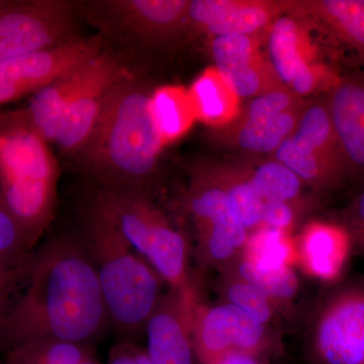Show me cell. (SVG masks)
Instances as JSON below:
<instances>
[{"label":"cell","mask_w":364,"mask_h":364,"mask_svg":"<svg viewBox=\"0 0 364 364\" xmlns=\"http://www.w3.org/2000/svg\"><path fill=\"white\" fill-rule=\"evenodd\" d=\"M75 26L73 21L49 26L37 32L16 37L0 38V61L20 56L26 53L64 44L73 39Z\"/></svg>","instance_id":"cell-29"},{"label":"cell","mask_w":364,"mask_h":364,"mask_svg":"<svg viewBox=\"0 0 364 364\" xmlns=\"http://www.w3.org/2000/svg\"><path fill=\"white\" fill-rule=\"evenodd\" d=\"M267 59L287 90L303 98L321 83L333 88L339 76L313 63L303 26L293 14H282L267 31Z\"/></svg>","instance_id":"cell-10"},{"label":"cell","mask_w":364,"mask_h":364,"mask_svg":"<svg viewBox=\"0 0 364 364\" xmlns=\"http://www.w3.org/2000/svg\"><path fill=\"white\" fill-rule=\"evenodd\" d=\"M306 105L287 88L268 91L249 100L218 136L239 150L273 154L296 130Z\"/></svg>","instance_id":"cell-7"},{"label":"cell","mask_w":364,"mask_h":364,"mask_svg":"<svg viewBox=\"0 0 364 364\" xmlns=\"http://www.w3.org/2000/svg\"><path fill=\"white\" fill-rule=\"evenodd\" d=\"M188 91L196 119L217 130L232 123L240 112V98L235 95L215 67L205 69L193 81Z\"/></svg>","instance_id":"cell-21"},{"label":"cell","mask_w":364,"mask_h":364,"mask_svg":"<svg viewBox=\"0 0 364 364\" xmlns=\"http://www.w3.org/2000/svg\"><path fill=\"white\" fill-rule=\"evenodd\" d=\"M213 173L226 193L228 203L236 219L246 230H256L262 226V210L264 200L255 191L248 176L232 179L229 184L223 181L219 170L213 168Z\"/></svg>","instance_id":"cell-27"},{"label":"cell","mask_w":364,"mask_h":364,"mask_svg":"<svg viewBox=\"0 0 364 364\" xmlns=\"http://www.w3.org/2000/svg\"><path fill=\"white\" fill-rule=\"evenodd\" d=\"M217 364H258L256 361L252 360V359H249L246 358H241V356H236V358H232L228 359L226 361H223V363H217Z\"/></svg>","instance_id":"cell-37"},{"label":"cell","mask_w":364,"mask_h":364,"mask_svg":"<svg viewBox=\"0 0 364 364\" xmlns=\"http://www.w3.org/2000/svg\"><path fill=\"white\" fill-rule=\"evenodd\" d=\"M26 264L28 262L14 264L0 259V320L20 289L25 277Z\"/></svg>","instance_id":"cell-32"},{"label":"cell","mask_w":364,"mask_h":364,"mask_svg":"<svg viewBox=\"0 0 364 364\" xmlns=\"http://www.w3.org/2000/svg\"><path fill=\"white\" fill-rule=\"evenodd\" d=\"M150 112L164 145L186 135L196 119L188 90L178 85H165L151 93Z\"/></svg>","instance_id":"cell-23"},{"label":"cell","mask_w":364,"mask_h":364,"mask_svg":"<svg viewBox=\"0 0 364 364\" xmlns=\"http://www.w3.org/2000/svg\"><path fill=\"white\" fill-rule=\"evenodd\" d=\"M229 304L240 309L254 320L264 325L272 318L270 301L259 289L242 279L232 282L227 289Z\"/></svg>","instance_id":"cell-30"},{"label":"cell","mask_w":364,"mask_h":364,"mask_svg":"<svg viewBox=\"0 0 364 364\" xmlns=\"http://www.w3.org/2000/svg\"><path fill=\"white\" fill-rule=\"evenodd\" d=\"M210 54L215 70L240 100H251L268 91L286 88L277 79L268 59L261 54L256 37L213 38Z\"/></svg>","instance_id":"cell-13"},{"label":"cell","mask_w":364,"mask_h":364,"mask_svg":"<svg viewBox=\"0 0 364 364\" xmlns=\"http://www.w3.org/2000/svg\"><path fill=\"white\" fill-rule=\"evenodd\" d=\"M109 330L97 268L81 235L45 239L31 252L20 289L0 320V351L40 340L95 347Z\"/></svg>","instance_id":"cell-1"},{"label":"cell","mask_w":364,"mask_h":364,"mask_svg":"<svg viewBox=\"0 0 364 364\" xmlns=\"http://www.w3.org/2000/svg\"><path fill=\"white\" fill-rule=\"evenodd\" d=\"M79 234L97 268L117 341L138 344L148 318L163 296L164 280L91 200Z\"/></svg>","instance_id":"cell-3"},{"label":"cell","mask_w":364,"mask_h":364,"mask_svg":"<svg viewBox=\"0 0 364 364\" xmlns=\"http://www.w3.org/2000/svg\"><path fill=\"white\" fill-rule=\"evenodd\" d=\"M107 364H153L147 352L131 341H116L109 351Z\"/></svg>","instance_id":"cell-34"},{"label":"cell","mask_w":364,"mask_h":364,"mask_svg":"<svg viewBox=\"0 0 364 364\" xmlns=\"http://www.w3.org/2000/svg\"><path fill=\"white\" fill-rule=\"evenodd\" d=\"M265 345L264 325L237 306L229 303L208 309L196 306L193 346L200 363L217 364L236 356L256 361Z\"/></svg>","instance_id":"cell-8"},{"label":"cell","mask_w":364,"mask_h":364,"mask_svg":"<svg viewBox=\"0 0 364 364\" xmlns=\"http://www.w3.org/2000/svg\"><path fill=\"white\" fill-rule=\"evenodd\" d=\"M4 364H100L95 347L64 341L40 340L14 347L4 353Z\"/></svg>","instance_id":"cell-24"},{"label":"cell","mask_w":364,"mask_h":364,"mask_svg":"<svg viewBox=\"0 0 364 364\" xmlns=\"http://www.w3.org/2000/svg\"><path fill=\"white\" fill-rule=\"evenodd\" d=\"M196 294L170 289L151 313L144 337L153 364H193V321Z\"/></svg>","instance_id":"cell-12"},{"label":"cell","mask_w":364,"mask_h":364,"mask_svg":"<svg viewBox=\"0 0 364 364\" xmlns=\"http://www.w3.org/2000/svg\"><path fill=\"white\" fill-rule=\"evenodd\" d=\"M327 105L349 172L364 176V75L340 77Z\"/></svg>","instance_id":"cell-17"},{"label":"cell","mask_w":364,"mask_h":364,"mask_svg":"<svg viewBox=\"0 0 364 364\" xmlns=\"http://www.w3.org/2000/svg\"><path fill=\"white\" fill-rule=\"evenodd\" d=\"M317 364H364V289L347 287L328 299L312 336Z\"/></svg>","instance_id":"cell-9"},{"label":"cell","mask_w":364,"mask_h":364,"mask_svg":"<svg viewBox=\"0 0 364 364\" xmlns=\"http://www.w3.org/2000/svg\"><path fill=\"white\" fill-rule=\"evenodd\" d=\"M1 117H0V119H1Z\"/></svg>","instance_id":"cell-40"},{"label":"cell","mask_w":364,"mask_h":364,"mask_svg":"<svg viewBox=\"0 0 364 364\" xmlns=\"http://www.w3.org/2000/svg\"><path fill=\"white\" fill-rule=\"evenodd\" d=\"M0 364H4V361L0 360Z\"/></svg>","instance_id":"cell-39"},{"label":"cell","mask_w":364,"mask_h":364,"mask_svg":"<svg viewBox=\"0 0 364 364\" xmlns=\"http://www.w3.org/2000/svg\"><path fill=\"white\" fill-rule=\"evenodd\" d=\"M286 11L317 21L364 63V0L286 1Z\"/></svg>","instance_id":"cell-18"},{"label":"cell","mask_w":364,"mask_h":364,"mask_svg":"<svg viewBox=\"0 0 364 364\" xmlns=\"http://www.w3.org/2000/svg\"><path fill=\"white\" fill-rule=\"evenodd\" d=\"M30 254L0 189V259L14 264H25Z\"/></svg>","instance_id":"cell-31"},{"label":"cell","mask_w":364,"mask_h":364,"mask_svg":"<svg viewBox=\"0 0 364 364\" xmlns=\"http://www.w3.org/2000/svg\"><path fill=\"white\" fill-rule=\"evenodd\" d=\"M188 208L195 220L198 239L215 235L227 238L235 247H245L248 232L230 210L226 193L210 166L191 171Z\"/></svg>","instance_id":"cell-16"},{"label":"cell","mask_w":364,"mask_h":364,"mask_svg":"<svg viewBox=\"0 0 364 364\" xmlns=\"http://www.w3.org/2000/svg\"><path fill=\"white\" fill-rule=\"evenodd\" d=\"M91 202L111 218L132 247L170 289L195 293L188 272V241L153 203L149 193L97 188Z\"/></svg>","instance_id":"cell-5"},{"label":"cell","mask_w":364,"mask_h":364,"mask_svg":"<svg viewBox=\"0 0 364 364\" xmlns=\"http://www.w3.org/2000/svg\"><path fill=\"white\" fill-rule=\"evenodd\" d=\"M149 85L127 74L112 86L78 152L98 188L148 193L165 147L150 112Z\"/></svg>","instance_id":"cell-2"},{"label":"cell","mask_w":364,"mask_h":364,"mask_svg":"<svg viewBox=\"0 0 364 364\" xmlns=\"http://www.w3.org/2000/svg\"><path fill=\"white\" fill-rule=\"evenodd\" d=\"M294 220V205L282 200H265L262 210V226L287 231Z\"/></svg>","instance_id":"cell-33"},{"label":"cell","mask_w":364,"mask_h":364,"mask_svg":"<svg viewBox=\"0 0 364 364\" xmlns=\"http://www.w3.org/2000/svg\"><path fill=\"white\" fill-rule=\"evenodd\" d=\"M291 136L306 149L340 171L350 173L333 126L327 100L306 105Z\"/></svg>","instance_id":"cell-22"},{"label":"cell","mask_w":364,"mask_h":364,"mask_svg":"<svg viewBox=\"0 0 364 364\" xmlns=\"http://www.w3.org/2000/svg\"><path fill=\"white\" fill-rule=\"evenodd\" d=\"M189 0H100L90 2L91 16L107 33L136 45L170 42L188 28Z\"/></svg>","instance_id":"cell-6"},{"label":"cell","mask_w":364,"mask_h":364,"mask_svg":"<svg viewBox=\"0 0 364 364\" xmlns=\"http://www.w3.org/2000/svg\"><path fill=\"white\" fill-rule=\"evenodd\" d=\"M263 200H282L291 203L301 195L303 181L291 169L277 160H268L248 176Z\"/></svg>","instance_id":"cell-26"},{"label":"cell","mask_w":364,"mask_h":364,"mask_svg":"<svg viewBox=\"0 0 364 364\" xmlns=\"http://www.w3.org/2000/svg\"><path fill=\"white\" fill-rule=\"evenodd\" d=\"M350 234L344 225L316 222L304 232L301 257L310 274L325 282L338 279L350 254Z\"/></svg>","instance_id":"cell-19"},{"label":"cell","mask_w":364,"mask_h":364,"mask_svg":"<svg viewBox=\"0 0 364 364\" xmlns=\"http://www.w3.org/2000/svg\"><path fill=\"white\" fill-rule=\"evenodd\" d=\"M245 260L261 269H274L289 265L293 255L286 232L261 226L248 236Z\"/></svg>","instance_id":"cell-25"},{"label":"cell","mask_w":364,"mask_h":364,"mask_svg":"<svg viewBox=\"0 0 364 364\" xmlns=\"http://www.w3.org/2000/svg\"><path fill=\"white\" fill-rule=\"evenodd\" d=\"M346 228L352 243L364 252V191L354 200L346 215Z\"/></svg>","instance_id":"cell-35"},{"label":"cell","mask_w":364,"mask_h":364,"mask_svg":"<svg viewBox=\"0 0 364 364\" xmlns=\"http://www.w3.org/2000/svg\"><path fill=\"white\" fill-rule=\"evenodd\" d=\"M59 167L21 112L0 119V189L26 250L40 244L55 217Z\"/></svg>","instance_id":"cell-4"},{"label":"cell","mask_w":364,"mask_h":364,"mask_svg":"<svg viewBox=\"0 0 364 364\" xmlns=\"http://www.w3.org/2000/svg\"><path fill=\"white\" fill-rule=\"evenodd\" d=\"M30 93H36V91L30 86L0 79V105L20 100Z\"/></svg>","instance_id":"cell-36"},{"label":"cell","mask_w":364,"mask_h":364,"mask_svg":"<svg viewBox=\"0 0 364 364\" xmlns=\"http://www.w3.org/2000/svg\"><path fill=\"white\" fill-rule=\"evenodd\" d=\"M104 43L102 36L76 38L64 44L1 60L0 79L23 83L37 92L104 51Z\"/></svg>","instance_id":"cell-15"},{"label":"cell","mask_w":364,"mask_h":364,"mask_svg":"<svg viewBox=\"0 0 364 364\" xmlns=\"http://www.w3.org/2000/svg\"><path fill=\"white\" fill-rule=\"evenodd\" d=\"M90 61L41 88L33 95L28 109L21 112L46 142L56 141L67 107L87 76Z\"/></svg>","instance_id":"cell-20"},{"label":"cell","mask_w":364,"mask_h":364,"mask_svg":"<svg viewBox=\"0 0 364 364\" xmlns=\"http://www.w3.org/2000/svg\"><path fill=\"white\" fill-rule=\"evenodd\" d=\"M240 279L259 289L269 301L293 298L299 289V279L289 265L274 269H261L244 259L238 267Z\"/></svg>","instance_id":"cell-28"},{"label":"cell","mask_w":364,"mask_h":364,"mask_svg":"<svg viewBox=\"0 0 364 364\" xmlns=\"http://www.w3.org/2000/svg\"><path fill=\"white\" fill-rule=\"evenodd\" d=\"M286 11V1L269 0H191L188 28L220 36H249L267 31Z\"/></svg>","instance_id":"cell-14"},{"label":"cell","mask_w":364,"mask_h":364,"mask_svg":"<svg viewBox=\"0 0 364 364\" xmlns=\"http://www.w3.org/2000/svg\"><path fill=\"white\" fill-rule=\"evenodd\" d=\"M127 74L129 71L123 61L109 53L102 51L90 60L87 76L67 107L55 141L61 151L78 154L95 127L107 93Z\"/></svg>","instance_id":"cell-11"},{"label":"cell","mask_w":364,"mask_h":364,"mask_svg":"<svg viewBox=\"0 0 364 364\" xmlns=\"http://www.w3.org/2000/svg\"><path fill=\"white\" fill-rule=\"evenodd\" d=\"M7 4H9V1H4V0H0V9H1L2 7L6 6Z\"/></svg>","instance_id":"cell-38"}]
</instances>
